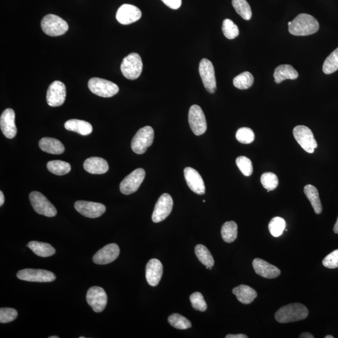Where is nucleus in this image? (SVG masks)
<instances>
[{"mask_svg":"<svg viewBox=\"0 0 338 338\" xmlns=\"http://www.w3.org/2000/svg\"><path fill=\"white\" fill-rule=\"evenodd\" d=\"M320 24L315 17L306 13H301L291 21L289 32L295 36H307L317 32Z\"/></svg>","mask_w":338,"mask_h":338,"instance_id":"nucleus-1","label":"nucleus"},{"mask_svg":"<svg viewBox=\"0 0 338 338\" xmlns=\"http://www.w3.org/2000/svg\"><path fill=\"white\" fill-rule=\"evenodd\" d=\"M309 315V311L304 305L292 303L280 307L275 314L278 323H288L305 320Z\"/></svg>","mask_w":338,"mask_h":338,"instance_id":"nucleus-2","label":"nucleus"},{"mask_svg":"<svg viewBox=\"0 0 338 338\" xmlns=\"http://www.w3.org/2000/svg\"><path fill=\"white\" fill-rule=\"evenodd\" d=\"M41 26L45 34L51 37H58L69 31V24L59 16L49 14L42 19Z\"/></svg>","mask_w":338,"mask_h":338,"instance_id":"nucleus-3","label":"nucleus"},{"mask_svg":"<svg viewBox=\"0 0 338 338\" xmlns=\"http://www.w3.org/2000/svg\"><path fill=\"white\" fill-rule=\"evenodd\" d=\"M121 69L122 74L129 80L138 78L143 69L140 56L137 53H131L122 61Z\"/></svg>","mask_w":338,"mask_h":338,"instance_id":"nucleus-4","label":"nucleus"},{"mask_svg":"<svg viewBox=\"0 0 338 338\" xmlns=\"http://www.w3.org/2000/svg\"><path fill=\"white\" fill-rule=\"evenodd\" d=\"M154 131L152 127L146 126L138 131L132 138L131 147L137 154H143L153 144Z\"/></svg>","mask_w":338,"mask_h":338,"instance_id":"nucleus-5","label":"nucleus"},{"mask_svg":"<svg viewBox=\"0 0 338 338\" xmlns=\"http://www.w3.org/2000/svg\"><path fill=\"white\" fill-rule=\"evenodd\" d=\"M88 86L93 94L103 98L113 97L119 92L117 84L103 78L94 77L90 79Z\"/></svg>","mask_w":338,"mask_h":338,"instance_id":"nucleus-6","label":"nucleus"},{"mask_svg":"<svg viewBox=\"0 0 338 338\" xmlns=\"http://www.w3.org/2000/svg\"><path fill=\"white\" fill-rule=\"evenodd\" d=\"M293 135L296 140L309 154H313L317 148L318 144L312 130L304 125H298L294 127Z\"/></svg>","mask_w":338,"mask_h":338,"instance_id":"nucleus-7","label":"nucleus"},{"mask_svg":"<svg viewBox=\"0 0 338 338\" xmlns=\"http://www.w3.org/2000/svg\"><path fill=\"white\" fill-rule=\"evenodd\" d=\"M29 198L33 208L38 214L49 217H52L57 215L56 208L42 193L32 192L30 194Z\"/></svg>","mask_w":338,"mask_h":338,"instance_id":"nucleus-8","label":"nucleus"},{"mask_svg":"<svg viewBox=\"0 0 338 338\" xmlns=\"http://www.w3.org/2000/svg\"><path fill=\"white\" fill-rule=\"evenodd\" d=\"M145 177L146 172L143 168L135 169L122 181L120 185L121 192L125 195L135 192L143 183Z\"/></svg>","mask_w":338,"mask_h":338,"instance_id":"nucleus-9","label":"nucleus"},{"mask_svg":"<svg viewBox=\"0 0 338 338\" xmlns=\"http://www.w3.org/2000/svg\"><path fill=\"white\" fill-rule=\"evenodd\" d=\"M16 276L29 282L49 283L56 279L55 274L44 269H24L20 270Z\"/></svg>","mask_w":338,"mask_h":338,"instance_id":"nucleus-10","label":"nucleus"},{"mask_svg":"<svg viewBox=\"0 0 338 338\" xmlns=\"http://www.w3.org/2000/svg\"><path fill=\"white\" fill-rule=\"evenodd\" d=\"M189 123L190 129L195 135H201L206 132L208 125L206 117L200 106L193 105L190 107Z\"/></svg>","mask_w":338,"mask_h":338,"instance_id":"nucleus-11","label":"nucleus"},{"mask_svg":"<svg viewBox=\"0 0 338 338\" xmlns=\"http://www.w3.org/2000/svg\"><path fill=\"white\" fill-rule=\"evenodd\" d=\"M173 205L171 196L168 193H163L155 204L152 216V221L158 223L164 220L173 211Z\"/></svg>","mask_w":338,"mask_h":338,"instance_id":"nucleus-12","label":"nucleus"},{"mask_svg":"<svg viewBox=\"0 0 338 338\" xmlns=\"http://www.w3.org/2000/svg\"><path fill=\"white\" fill-rule=\"evenodd\" d=\"M87 302L95 312H102L107 304V293L103 288L94 286L87 291Z\"/></svg>","mask_w":338,"mask_h":338,"instance_id":"nucleus-13","label":"nucleus"},{"mask_svg":"<svg viewBox=\"0 0 338 338\" xmlns=\"http://www.w3.org/2000/svg\"><path fill=\"white\" fill-rule=\"evenodd\" d=\"M200 73L207 91L214 94L216 91V79L213 64L208 59H203L200 64Z\"/></svg>","mask_w":338,"mask_h":338,"instance_id":"nucleus-14","label":"nucleus"},{"mask_svg":"<svg viewBox=\"0 0 338 338\" xmlns=\"http://www.w3.org/2000/svg\"><path fill=\"white\" fill-rule=\"evenodd\" d=\"M66 87L62 81H54L49 86L46 101L51 107H59L64 104L66 99Z\"/></svg>","mask_w":338,"mask_h":338,"instance_id":"nucleus-15","label":"nucleus"},{"mask_svg":"<svg viewBox=\"0 0 338 338\" xmlns=\"http://www.w3.org/2000/svg\"><path fill=\"white\" fill-rule=\"evenodd\" d=\"M75 208L80 214L89 218H97L105 213L106 208L102 204L84 201L76 202Z\"/></svg>","mask_w":338,"mask_h":338,"instance_id":"nucleus-16","label":"nucleus"},{"mask_svg":"<svg viewBox=\"0 0 338 338\" xmlns=\"http://www.w3.org/2000/svg\"><path fill=\"white\" fill-rule=\"evenodd\" d=\"M142 12L138 8L129 4H124L117 10V20L122 24H129L140 20Z\"/></svg>","mask_w":338,"mask_h":338,"instance_id":"nucleus-17","label":"nucleus"},{"mask_svg":"<svg viewBox=\"0 0 338 338\" xmlns=\"http://www.w3.org/2000/svg\"><path fill=\"white\" fill-rule=\"evenodd\" d=\"M119 255L120 248L118 245L110 244L98 250L93 257V261L95 264L105 265L112 263L119 257Z\"/></svg>","mask_w":338,"mask_h":338,"instance_id":"nucleus-18","label":"nucleus"},{"mask_svg":"<svg viewBox=\"0 0 338 338\" xmlns=\"http://www.w3.org/2000/svg\"><path fill=\"white\" fill-rule=\"evenodd\" d=\"M15 113L12 108H7L0 117V127L5 137L12 139L17 133L15 125Z\"/></svg>","mask_w":338,"mask_h":338,"instance_id":"nucleus-19","label":"nucleus"},{"mask_svg":"<svg viewBox=\"0 0 338 338\" xmlns=\"http://www.w3.org/2000/svg\"><path fill=\"white\" fill-rule=\"evenodd\" d=\"M184 173L185 181L190 190L197 194H204L206 187L200 174L191 167L185 168Z\"/></svg>","mask_w":338,"mask_h":338,"instance_id":"nucleus-20","label":"nucleus"},{"mask_svg":"<svg viewBox=\"0 0 338 338\" xmlns=\"http://www.w3.org/2000/svg\"><path fill=\"white\" fill-rule=\"evenodd\" d=\"M252 266L256 274L267 279H274L280 274V269L276 266L272 265L268 262L260 258L254 260Z\"/></svg>","mask_w":338,"mask_h":338,"instance_id":"nucleus-21","label":"nucleus"},{"mask_svg":"<svg viewBox=\"0 0 338 338\" xmlns=\"http://www.w3.org/2000/svg\"><path fill=\"white\" fill-rule=\"evenodd\" d=\"M163 274V266L159 260L152 259L147 264L146 277L147 283L150 286H155L159 285Z\"/></svg>","mask_w":338,"mask_h":338,"instance_id":"nucleus-22","label":"nucleus"},{"mask_svg":"<svg viewBox=\"0 0 338 338\" xmlns=\"http://www.w3.org/2000/svg\"><path fill=\"white\" fill-rule=\"evenodd\" d=\"M84 170L92 174H103L108 171V164L105 159L93 157L87 159L83 163Z\"/></svg>","mask_w":338,"mask_h":338,"instance_id":"nucleus-23","label":"nucleus"},{"mask_svg":"<svg viewBox=\"0 0 338 338\" xmlns=\"http://www.w3.org/2000/svg\"><path fill=\"white\" fill-rule=\"evenodd\" d=\"M41 150L46 153L60 155L64 153L65 147L58 139L45 137L41 139L39 142Z\"/></svg>","mask_w":338,"mask_h":338,"instance_id":"nucleus-24","label":"nucleus"},{"mask_svg":"<svg viewBox=\"0 0 338 338\" xmlns=\"http://www.w3.org/2000/svg\"><path fill=\"white\" fill-rule=\"evenodd\" d=\"M298 73L291 65H280L275 69L274 77L275 82L281 83L285 80H296L298 78Z\"/></svg>","mask_w":338,"mask_h":338,"instance_id":"nucleus-25","label":"nucleus"},{"mask_svg":"<svg viewBox=\"0 0 338 338\" xmlns=\"http://www.w3.org/2000/svg\"><path fill=\"white\" fill-rule=\"evenodd\" d=\"M233 293L238 301L244 304H249L258 296V293L253 288L247 285H240L233 289Z\"/></svg>","mask_w":338,"mask_h":338,"instance_id":"nucleus-26","label":"nucleus"},{"mask_svg":"<svg viewBox=\"0 0 338 338\" xmlns=\"http://www.w3.org/2000/svg\"><path fill=\"white\" fill-rule=\"evenodd\" d=\"M65 128L82 135L91 134L93 131L92 125L88 122L78 119H71L65 122Z\"/></svg>","mask_w":338,"mask_h":338,"instance_id":"nucleus-27","label":"nucleus"},{"mask_svg":"<svg viewBox=\"0 0 338 338\" xmlns=\"http://www.w3.org/2000/svg\"><path fill=\"white\" fill-rule=\"evenodd\" d=\"M304 192L312 204L315 213L320 214L323 211V207L318 189L314 185L308 184L304 187Z\"/></svg>","mask_w":338,"mask_h":338,"instance_id":"nucleus-28","label":"nucleus"},{"mask_svg":"<svg viewBox=\"0 0 338 338\" xmlns=\"http://www.w3.org/2000/svg\"><path fill=\"white\" fill-rule=\"evenodd\" d=\"M35 255L40 257H50L55 254L56 250L52 246L45 242L38 241L30 242L27 245Z\"/></svg>","mask_w":338,"mask_h":338,"instance_id":"nucleus-29","label":"nucleus"},{"mask_svg":"<svg viewBox=\"0 0 338 338\" xmlns=\"http://www.w3.org/2000/svg\"><path fill=\"white\" fill-rule=\"evenodd\" d=\"M238 225L235 222H226L222 226L221 236L223 241L231 243L238 238Z\"/></svg>","mask_w":338,"mask_h":338,"instance_id":"nucleus-30","label":"nucleus"},{"mask_svg":"<svg viewBox=\"0 0 338 338\" xmlns=\"http://www.w3.org/2000/svg\"><path fill=\"white\" fill-rule=\"evenodd\" d=\"M195 253L199 261L206 267L212 268L214 265V260L208 248L203 245L199 244L195 247Z\"/></svg>","mask_w":338,"mask_h":338,"instance_id":"nucleus-31","label":"nucleus"},{"mask_svg":"<svg viewBox=\"0 0 338 338\" xmlns=\"http://www.w3.org/2000/svg\"><path fill=\"white\" fill-rule=\"evenodd\" d=\"M47 168L50 173L57 176H64L71 171L70 163L62 160H51L48 162Z\"/></svg>","mask_w":338,"mask_h":338,"instance_id":"nucleus-32","label":"nucleus"},{"mask_svg":"<svg viewBox=\"0 0 338 338\" xmlns=\"http://www.w3.org/2000/svg\"><path fill=\"white\" fill-rule=\"evenodd\" d=\"M255 78L249 72H244L236 76L233 80L234 87L240 90H246L251 87Z\"/></svg>","mask_w":338,"mask_h":338,"instance_id":"nucleus-33","label":"nucleus"},{"mask_svg":"<svg viewBox=\"0 0 338 338\" xmlns=\"http://www.w3.org/2000/svg\"><path fill=\"white\" fill-rule=\"evenodd\" d=\"M232 4L236 12L244 20H249L252 17V10L246 0H233Z\"/></svg>","mask_w":338,"mask_h":338,"instance_id":"nucleus-34","label":"nucleus"},{"mask_svg":"<svg viewBox=\"0 0 338 338\" xmlns=\"http://www.w3.org/2000/svg\"><path fill=\"white\" fill-rule=\"evenodd\" d=\"M338 70V48L329 54L324 61L323 71L325 74L329 75Z\"/></svg>","mask_w":338,"mask_h":338,"instance_id":"nucleus-35","label":"nucleus"},{"mask_svg":"<svg viewBox=\"0 0 338 338\" xmlns=\"http://www.w3.org/2000/svg\"><path fill=\"white\" fill-rule=\"evenodd\" d=\"M286 221L280 217L272 218L269 223V230L271 235L274 237L281 236L286 228Z\"/></svg>","mask_w":338,"mask_h":338,"instance_id":"nucleus-36","label":"nucleus"},{"mask_svg":"<svg viewBox=\"0 0 338 338\" xmlns=\"http://www.w3.org/2000/svg\"><path fill=\"white\" fill-rule=\"evenodd\" d=\"M168 321L172 326L178 329H182V330L189 329L192 326L191 323L188 319L184 317L183 316L177 314V313L169 316Z\"/></svg>","mask_w":338,"mask_h":338,"instance_id":"nucleus-37","label":"nucleus"},{"mask_svg":"<svg viewBox=\"0 0 338 338\" xmlns=\"http://www.w3.org/2000/svg\"><path fill=\"white\" fill-rule=\"evenodd\" d=\"M222 30L223 35L228 39L233 40L239 36L238 26L230 19H226L223 20Z\"/></svg>","mask_w":338,"mask_h":338,"instance_id":"nucleus-38","label":"nucleus"},{"mask_svg":"<svg viewBox=\"0 0 338 338\" xmlns=\"http://www.w3.org/2000/svg\"><path fill=\"white\" fill-rule=\"evenodd\" d=\"M261 182L264 188L269 191L276 189L279 184V180L277 176L271 173L263 174L261 177Z\"/></svg>","mask_w":338,"mask_h":338,"instance_id":"nucleus-39","label":"nucleus"},{"mask_svg":"<svg viewBox=\"0 0 338 338\" xmlns=\"http://www.w3.org/2000/svg\"><path fill=\"white\" fill-rule=\"evenodd\" d=\"M236 137L240 143L249 144L255 140V135L250 128L242 127L237 131Z\"/></svg>","mask_w":338,"mask_h":338,"instance_id":"nucleus-40","label":"nucleus"},{"mask_svg":"<svg viewBox=\"0 0 338 338\" xmlns=\"http://www.w3.org/2000/svg\"><path fill=\"white\" fill-rule=\"evenodd\" d=\"M236 162L243 175L247 177L252 175L253 166L249 159L245 156H240L237 158Z\"/></svg>","mask_w":338,"mask_h":338,"instance_id":"nucleus-41","label":"nucleus"},{"mask_svg":"<svg viewBox=\"0 0 338 338\" xmlns=\"http://www.w3.org/2000/svg\"><path fill=\"white\" fill-rule=\"evenodd\" d=\"M190 301L191 302L192 306L195 310L204 312L206 311L207 308H208L203 294L201 293L195 292L192 294L190 296Z\"/></svg>","mask_w":338,"mask_h":338,"instance_id":"nucleus-42","label":"nucleus"},{"mask_svg":"<svg viewBox=\"0 0 338 338\" xmlns=\"http://www.w3.org/2000/svg\"><path fill=\"white\" fill-rule=\"evenodd\" d=\"M17 317V311L13 308L3 307L0 309V323H1L12 322Z\"/></svg>","mask_w":338,"mask_h":338,"instance_id":"nucleus-43","label":"nucleus"},{"mask_svg":"<svg viewBox=\"0 0 338 338\" xmlns=\"http://www.w3.org/2000/svg\"><path fill=\"white\" fill-rule=\"evenodd\" d=\"M323 264L324 267L329 269L338 268V249L334 250L324 259Z\"/></svg>","mask_w":338,"mask_h":338,"instance_id":"nucleus-44","label":"nucleus"},{"mask_svg":"<svg viewBox=\"0 0 338 338\" xmlns=\"http://www.w3.org/2000/svg\"><path fill=\"white\" fill-rule=\"evenodd\" d=\"M162 2L166 6L173 10L178 9L182 5V0H162Z\"/></svg>","mask_w":338,"mask_h":338,"instance_id":"nucleus-45","label":"nucleus"},{"mask_svg":"<svg viewBox=\"0 0 338 338\" xmlns=\"http://www.w3.org/2000/svg\"><path fill=\"white\" fill-rule=\"evenodd\" d=\"M248 336L246 334H228L226 336V338H247Z\"/></svg>","mask_w":338,"mask_h":338,"instance_id":"nucleus-46","label":"nucleus"},{"mask_svg":"<svg viewBox=\"0 0 338 338\" xmlns=\"http://www.w3.org/2000/svg\"><path fill=\"white\" fill-rule=\"evenodd\" d=\"M299 337L301 338H314L315 336L313 334L309 333V332H302L301 334L299 335Z\"/></svg>","mask_w":338,"mask_h":338,"instance_id":"nucleus-47","label":"nucleus"},{"mask_svg":"<svg viewBox=\"0 0 338 338\" xmlns=\"http://www.w3.org/2000/svg\"><path fill=\"white\" fill-rule=\"evenodd\" d=\"M5 198L4 193L2 191L0 192V206H2L3 204H4Z\"/></svg>","mask_w":338,"mask_h":338,"instance_id":"nucleus-48","label":"nucleus"},{"mask_svg":"<svg viewBox=\"0 0 338 338\" xmlns=\"http://www.w3.org/2000/svg\"><path fill=\"white\" fill-rule=\"evenodd\" d=\"M333 231L334 233L338 234V217L337 221L334 226Z\"/></svg>","mask_w":338,"mask_h":338,"instance_id":"nucleus-49","label":"nucleus"},{"mask_svg":"<svg viewBox=\"0 0 338 338\" xmlns=\"http://www.w3.org/2000/svg\"><path fill=\"white\" fill-rule=\"evenodd\" d=\"M334 337L331 336V335H328V336H325V338H333Z\"/></svg>","mask_w":338,"mask_h":338,"instance_id":"nucleus-50","label":"nucleus"},{"mask_svg":"<svg viewBox=\"0 0 338 338\" xmlns=\"http://www.w3.org/2000/svg\"><path fill=\"white\" fill-rule=\"evenodd\" d=\"M59 336H50L49 338H59Z\"/></svg>","mask_w":338,"mask_h":338,"instance_id":"nucleus-51","label":"nucleus"},{"mask_svg":"<svg viewBox=\"0 0 338 338\" xmlns=\"http://www.w3.org/2000/svg\"><path fill=\"white\" fill-rule=\"evenodd\" d=\"M291 24V21H290V22L288 23V25L290 26Z\"/></svg>","mask_w":338,"mask_h":338,"instance_id":"nucleus-52","label":"nucleus"},{"mask_svg":"<svg viewBox=\"0 0 338 338\" xmlns=\"http://www.w3.org/2000/svg\"><path fill=\"white\" fill-rule=\"evenodd\" d=\"M80 338H84V337L81 336V337H80Z\"/></svg>","mask_w":338,"mask_h":338,"instance_id":"nucleus-53","label":"nucleus"}]
</instances>
